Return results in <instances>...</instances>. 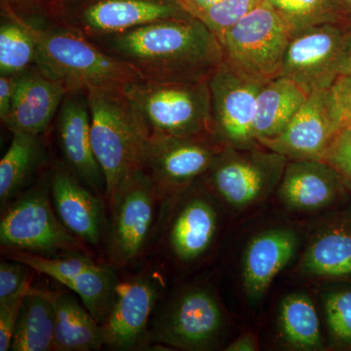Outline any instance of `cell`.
<instances>
[{"instance_id": "obj_22", "label": "cell", "mask_w": 351, "mask_h": 351, "mask_svg": "<svg viewBox=\"0 0 351 351\" xmlns=\"http://www.w3.org/2000/svg\"><path fill=\"white\" fill-rule=\"evenodd\" d=\"M218 230V214L204 198L188 201L171 225L168 243L173 255L191 263L206 253Z\"/></svg>"}, {"instance_id": "obj_6", "label": "cell", "mask_w": 351, "mask_h": 351, "mask_svg": "<svg viewBox=\"0 0 351 351\" xmlns=\"http://www.w3.org/2000/svg\"><path fill=\"white\" fill-rule=\"evenodd\" d=\"M0 243L7 251L56 257L82 252V241L58 218L49 182H40L6 207L0 221Z\"/></svg>"}, {"instance_id": "obj_41", "label": "cell", "mask_w": 351, "mask_h": 351, "mask_svg": "<svg viewBox=\"0 0 351 351\" xmlns=\"http://www.w3.org/2000/svg\"><path fill=\"white\" fill-rule=\"evenodd\" d=\"M41 1H43L44 5V11H45L46 5H47L48 3H50L51 1H53V0H41Z\"/></svg>"}, {"instance_id": "obj_17", "label": "cell", "mask_w": 351, "mask_h": 351, "mask_svg": "<svg viewBox=\"0 0 351 351\" xmlns=\"http://www.w3.org/2000/svg\"><path fill=\"white\" fill-rule=\"evenodd\" d=\"M327 90L309 94L283 131L260 145L288 160L324 161L332 141L339 133L330 117Z\"/></svg>"}, {"instance_id": "obj_27", "label": "cell", "mask_w": 351, "mask_h": 351, "mask_svg": "<svg viewBox=\"0 0 351 351\" xmlns=\"http://www.w3.org/2000/svg\"><path fill=\"white\" fill-rule=\"evenodd\" d=\"M301 270L324 278L351 276V230L335 228L318 235L302 258Z\"/></svg>"}, {"instance_id": "obj_24", "label": "cell", "mask_w": 351, "mask_h": 351, "mask_svg": "<svg viewBox=\"0 0 351 351\" xmlns=\"http://www.w3.org/2000/svg\"><path fill=\"white\" fill-rule=\"evenodd\" d=\"M308 95L284 76L265 82L258 93L254 135L258 144L283 131Z\"/></svg>"}, {"instance_id": "obj_35", "label": "cell", "mask_w": 351, "mask_h": 351, "mask_svg": "<svg viewBox=\"0 0 351 351\" xmlns=\"http://www.w3.org/2000/svg\"><path fill=\"white\" fill-rule=\"evenodd\" d=\"M24 295L0 304V351L11 350Z\"/></svg>"}, {"instance_id": "obj_19", "label": "cell", "mask_w": 351, "mask_h": 351, "mask_svg": "<svg viewBox=\"0 0 351 351\" xmlns=\"http://www.w3.org/2000/svg\"><path fill=\"white\" fill-rule=\"evenodd\" d=\"M69 93L64 83L34 64L19 75L12 108L3 124L11 133L43 135Z\"/></svg>"}, {"instance_id": "obj_37", "label": "cell", "mask_w": 351, "mask_h": 351, "mask_svg": "<svg viewBox=\"0 0 351 351\" xmlns=\"http://www.w3.org/2000/svg\"><path fill=\"white\" fill-rule=\"evenodd\" d=\"M19 75H0V119L5 122L12 108Z\"/></svg>"}, {"instance_id": "obj_5", "label": "cell", "mask_w": 351, "mask_h": 351, "mask_svg": "<svg viewBox=\"0 0 351 351\" xmlns=\"http://www.w3.org/2000/svg\"><path fill=\"white\" fill-rule=\"evenodd\" d=\"M291 36L282 18L261 2L223 34V62L246 77L269 82L280 76Z\"/></svg>"}, {"instance_id": "obj_30", "label": "cell", "mask_w": 351, "mask_h": 351, "mask_svg": "<svg viewBox=\"0 0 351 351\" xmlns=\"http://www.w3.org/2000/svg\"><path fill=\"white\" fill-rule=\"evenodd\" d=\"M36 43L17 18L1 14L0 75H21L36 64Z\"/></svg>"}, {"instance_id": "obj_34", "label": "cell", "mask_w": 351, "mask_h": 351, "mask_svg": "<svg viewBox=\"0 0 351 351\" xmlns=\"http://www.w3.org/2000/svg\"><path fill=\"white\" fill-rule=\"evenodd\" d=\"M324 161L351 184V134L348 129H343L335 136Z\"/></svg>"}, {"instance_id": "obj_10", "label": "cell", "mask_w": 351, "mask_h": 351, "mask_svg": "<svg viewBox=\"0 0 351 351\" xmlns=\"http://www.w3.org/2000/svg\"><path fill=\"white\" fill-rule=\"evenodd\" d=\"M289 160L263 147L239 149L225 145L207 176L212 188L232 206H248L267 195L282 178Z\"/></svg>"}, {"instance_id": "obj_15", "label": "cell", "mask_w": 351, "mask_h": 351, "mask_svg": "<svg viewBox=\"0 0 351 351\" xmlns=\"http://www.w3.org/2000/svg\"><path fill=\"white\" fill-rule=\"evenodd\" d=\"M160 282L154 271H142L117 282L110 311L101 323L104 346L134 350L144 339L158 301Z\"/></svg>"}, {"instance_id": "obj_20", "label": "cell", "mask_w": 351, "mask_h": 351, "mask_svg": "<svg viewBox=\"0 0 351 351\" xmlns=\"http://www.w3.org/2000/svg\"><path fill=\"white\" fill-rule=\"evenodd\" d=\"M297 249V234L288 228L269 230L251 239L243 260V286L251 301L262 299Z\"/></svg>"}, {"instance_id": "obj_25", "label": "cell", "mask_w": 351, "mask_h": 351, "mask_svg": "<svg viewBox=\"0 0 351 351\" xmlns=\"http://www.w3.org/2000/svg\"><path fill=\"white\" fill-rule=\"evenodd\" d=\"M11 144L0 161V203L2 209L12 203L43 160L41 135L14 132Z\"/></svg>"}, {"instance_id": "obj_32", "label": "cell", "mask_w": 351, "mask_h": 351, "mask_svg": "<svg viewBox=\"0 0 351 351\" xmlns=\"http://www.w3.org/2000/svg\"><path fill=\"white\" fill-rule=\"evenodd\" d=\"M31 267L19 261L0 263V304L12 301L27 294L31 289Z\"/></svg>"}, {"instance_id": "obj_28", "label": "cell", "mask_w": 351, "mask_h": 351, "mask_svg": "<svg viewBox=\"0 0 351 351\" xmlns=\"http://www.w3.org/2000/svg\"><path fill=\"white\" fill-rule=\"evenodd\" d=\"M283 338L300 350H313L322 345L319 318L311 298L291 294L284 298L279 309Z\"/></svg>"}, {"instance_id": "obj_42", "label": "cell", "mask_w": 351, "mask_h": 351, "mask_svg": "<svg viewBox=\"0 0 351 351\" xmlns=\"http://www.w3.org/2000/svg\"><path fill=\"white\" fill-rule=\"evenodd\" d=\"M255 1L257 2V3H261V2H263L265 0H255Z\"/></svg>"}, {"instance_id": "obj_4", "label": "cell", "mask_w": 351, "mask_h": 351, "mask_svg": "<svg viewBox=\"0 0 351 351\" xmlns=\"http://www.w3.org/2000/svg\"><path fill=\"white\" fill-rule=\"evenodd\" d=\"M124 91L151 137H193L215 134L209 80L196 82L138 80Z\"/></svg>"}, {"instance_id": "obj_40", "label": "cell", "mask_w": 351, "mask_h": 351, "mask_svg": "<svg viewBox=\"0 0 351 351\" xmlns=\"http://www.w3.org/2000/svg\"><path fill=\"white\" fill-rule=\"evenodd\" d=\"M343 5H345L346 11L351 15V0H341Z\"/></svg>"}, {"instance_id": "obj_8", "label": "cell", "mask_w": 351, "mask_h": 351, "mask_svg": "<svg viewBox=\"0 0 351 351\" xmlns=\"http://www.w3.org/2000/svg\"><path fill=\"white\" fill-rule=\"evenodd\" d=\"M158 200L154 182L143 169L121 182L108 203V256L113 265L125 267L143 255L154 230Z\"/></svg>"}, {"instance_id": "obj_18", "label": "cell", "mask_w": 351, "mask_h": 351, "mask_svg": "<svg viewBox=\"0 0 351 351\" xmlns=\"http://www.w3.org/2000/svg\"><path fill=\"white\" fill-rule=\"evenodd\" d=\"M49 188L53 207L64 228L83 243L98 247L106 230L103 198L60 165L51 173Z\"/></svg>"}, {"instance_id": "obj_7", "label": "cell", "mask_w": 351, "mask_h": 351, "mask_svg": "<svg viewBox=\"0 0 351 351\" xmlns=\"http://www.w3.org/2000/svg\"><path fill=\"white\" fill-rule=\"evenodd\" d=\"M45 16L93 39L154 21L191 15L179 0H53L45 7Z\"/></svg>"}, {"instance_id": "obj_26", "label": "cell", "mask_w": 351, "mask_h": 351, "mask_svg": "<svg viewBox=\"0 0 351 351\" xmlns=\"http://www.w3.org/2000/svg\"><path fill=\"white\" fill-rule=\"evenodd\" d=\"M55 326L56 315L47 292L31 287L23 299L11 350H53Z\"/></svg>"}, {"instance_id": "obj_39", "label": "cell", "mask_w": 351, "mask_h": 351, "mask_svg": "<svg viewBox=\"0 0 351 351\" xmlns=\"http://www.w3.org/2000/svg\"><path fill=\"white\" fill-rule=\"evenodd\" d=\"M339 75H351V36L339 68Z\"/></svg>"}, {"instance_id": "obj_21", "label": "cell", "mask_w": 351, "mask_h": 351, "mask_svg": "<svg viewBox=\"0 0 351 351\" xmlns=\"http://www.w3.org/2000/svg\"><path fill=\"white\" fill-rule=\"evenodd\" d=\"M341 180L338 171L325 161L291 160L279 182V196L294 210L320 209L339 195Z\"/></svg>"}, {"instance_id": "obj_9", "label": "cell", "mask_w": 351, "mask_h": 351, "mask_svg": "<svg viewBox=\"0 0 351 351\" xmlns=\"http://www.w3.org/2000/svg\"><path fill=\"white\" fill-rule=\"evenodd\" d=\"M351 36V19L311 25L291 36L280 76L297 83L307 95L329 89Z\"/></svg>"}, {"instance_id": "obj_33", "label": "cell", "mask_w": 351, "mask_h": 351, "mask_svg": "<svg viewBox=\"0 0 351 351\" xmlns=\"http://www.w3.org/2000/svg\"><path fill=\"white\" fill-rule=\"evenodd\" d=\"M327 105L336 130L351 122V75H339L327 90Z\"/></svg>"}, {"instance_id": "obj_13", "label": "cell", "mask_w": 351, "mask_h": 351, "mask_svg": "<svg viewBox=\"0 0 351 351\" xmlns=\"http://www.w3.org/2000/svg\"><path fill=\"white\" fill-rule=\"evenodd\" d=\"M265 82L240 75L223 62L209 80L212 117L217 137L226 145H260L254 135L258 93Z\"/></svg>"}, {"instance_id": "obj_1", "label": "cell", "mask_w": 351, "mask_h": 351, "mask_svg": "<svg viewBox=\"0 0 351 351\" xmlns=\"http://www.w3.org/2000/svg\"><path fill=\"white\" fill-rule=\"evenodd\" d=\"M90 40L149 82H202L223 63L218 36L193 16L154 21Z\"/></svg>"}, {"instance_id": "obj_36", "label": "cell", "mask_w": 351, "mask_h": 351, "mask_svg": "<svg viewBox=\"0 0 351 351\" xmlns=\"http://www.w3.org/2000/svg\"><path fill=\"white\" fill-rule=\"evenodd\" d=\"M1 14H13L20 17L45 15L41 0H0Z\"/></svg>"}, {"instance_id": "obj_23", "label": "cell", "mask_w": 351, "mask_h": 351, "mask_svg": "<svg viewBox=\"0 0 351 351\" xmlns=\"http://www.w3.org/2000/svg\"><path fill=\"white\" fill-rule=\"evenodd\" d=\"M56 315L54 346L58 351H91L104 346L103 330L82 302L66 291H46Z\"/></svg>"}, {"instance_id": "obj_3", "label": "cell", "mask_w": 351, "mask_h": 351, "mask_svg": "<svg viewBox=\"0 0 351 351\" xmlns=\"http://www.w3.org/2000/svg\"><path fill=\"white\" fill-rule=\"evenodd\" d=\"M85 92L92 147L105 176L108 204L121 182L144 167L151 135L124 87H92Z\"/></svg>"}, {"instance_id": "obj_38", "label": "cell", "mask_w": 351, "mask_h": 351, "mask_svg": "<svg viewBox=\"0 0 351 351\" xmlns=\"http://www.w3.org/2000/svg\"><path fill=\"white\" fill-rule=\"evenodd\" d=\"M258 348V341L253 335H243L235 339L230 343L226 350L228 351H254L257 350Z\"/></svg>"}, {"instance_id": "obj_11", "label": "cell", "mask_w": 351, "mask_h": 351, "mask_svg": "<svg viewBox=\"0 0 351 351\" xmlns=\"http://www.w3.org/2000/svg\"><path fill=\"white\" fill-rule=\"evenodd\" d=\"M225 145L215 134L193 137L152 136L143 170L151 178L161 199L205 176Z\"/></svg>"}, {"instance_id": "obj_16", "label": "cell", "mask_w": 351, "mask_h": 351, "mask_svg": "<svg viewBox=\"0 0 351 351\" xmlns=\"http://www.w3.org/2000/svg\"><path fill=\"white\" fill-rule=\"evenodd\" d=\"M56 129L66 167L105 200V176L92 147L86 92L73 91L66 95L58 113Z\"/></svg>"}, {"instance_id": "obj_12", "label": "cell", "mask_w": 351, "mask_h": 351, "mask_svg": "<svg viewBox=\"0 0 351 351\" xmlns=\"http://www.w3.org/2000/svg\"><path fill=\"white\" fill-rule=\"evenodd\" d=\"M9 257L51 277L75 293L101 325L112 306L119 279L112 267L95 263L82 252L48 257L22 251H8Z\"/></svg>"}, {"instance_id": "obj_31", "label": "cell", "mask_w": 351, "mask_h": 351, "mask_svg": "<svg viewBox=\"0 0 351 351\" xmlns=\"http://www.w3.org/2000/svg\"><path fill=\"white\" fill-rule=\"evenodd\" d=\"M328 325L343 343H351V290L332 293L325 300Z\"/></svg>"}, {"instance_id": "obj_2", "label": "cell", "mask_w": 351, "mask_h": 351, "mask_svg": "<svg viewBox=\"0 0 351 351\" xmlns=\"http://www.w3.org/2000/svg\"><path fill=\"white\" fill-rule=\"evenodd\" d=\"M4 15L13 16L25 25L36 43V64L64 83L69 92L86 91L92 87L123 88L143 80L135 69L47 16Z\"/></svg>"}, {"instance_id": "obj_14", "label": "cell", "mask_w": 351, "mask_h": 351, "mask_svg": "<svg viewBox=\"0 0 351 351\" xmlns=\"http://www.w3.org/2000/svg\"><path fill=\"white\" fill-rule=\"evenodd\" d=\"M223 327V313L216 298L205 289L195 288L180 295L164 309L154 325L156 341L199 350L216 341Z\"/></svg>"}, {"instance_id": "obj_29", "label": "cell", "mask_w": 351, "mask_h": 351, "mask_svg": "<svg viewBox=\"0 0 351 351\" xmlns=\"http://www.w3.org/2000/svg\"><path fill=\"white\" fill-rule=\"evenodd\" d=\"M282 18L291 34L311 25L351 19L341 0H265Z\"/></svg>"}]
</instances>
